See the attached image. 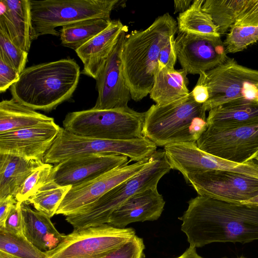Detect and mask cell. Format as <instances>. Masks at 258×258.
<instances>
[{
  "instance_id": "484cf974",
  "label": "cell",
  "mask_w": 258,
  "mask_h": 258,
  "mask_svg": "<svg viewBox=\"0 0 258 258\" xmlns=\"http://www.w3.org/2000/svg\"><path fill=\"white\" fill-rule=\"evenodd\" d=\"M47 116L13 98L0 103V134L54 122Z\"/></svg>"
},
{
  "instance_id": "3957f363",
  "label": "cell",
  "mask_w": 258,
  "mask_h": 258,
  "mask_svg": "<svg viewBox=\"0 0 258 258\" xmlns=\"http://www.w3.org/2000/svg\"><path fill=\"white\" fill-rule=\"evenodd\" d=\"M81 72L74 59L64 58L25 68L10 87L13 99L35 110L50 112L69 100Z\"/></svg>"
},
{
  "instance_id": "83f0119b",
  "label": "cell",
  "mask_w": 258,
  "mask_h": 258,
  "mask_svg": "<svg viewBox=\"0 0 258 258\" xmlns=\"http://www.w3.org/2000/svg\"><path fill=\"white\" fill-rule=\"evenodd\" d=\"M205 0L193 1L190 7L177 17L178 32L197 35L220 36L218 27L203 9Z\"/></svg>"
},
{
  "instance_id": "bcb514c9",
  "label": "cell",
  "mask_w": 258,
  "mask_h": 258,
  "mask_svg": "<svg viewBox=\"0 0 258 258\" xmlns=\"http://www.w3.org/2000/svg\"><path fill=\"white\" fill-rule=\"evenodd\" d=\"M254 159L258 162V151L252 156L251 160Z\"/></svg>"
},
{
  "instance_id": "2e32d148",
  "label": "cell",
  "mask_w": 258,
  "mask_h": 258,
  "mask_svg": "<svg viewBox=\"0 0 258 258\" xmlns=\"http://www.w3.org/2000/svg\"><path fill=\"white\" fill-rule=\"evenodd\" d=\"M128 157L115 154L76 156L53 166L50 175L61 186L78 185L128 163Z\"/></svg>"
},
{
  "instance_id": "603a6c76",
  "label": "cell",
  "mask_w": 258,
  "mask_h": 258,
  "mask_svg": "<svg viewBox=\"0 0 258 258\" xmlns=\"http://www.w3.org/2000/svg\"><path fill=\"white\" fill-rule=\"evenodd\" d=\"M258 119V103L240 99L209 111L207 127L218 130L235 128Z\"/></svg>"
},
{
  "instance_id": "c3c4849f",
  "label": "cell",
  "mask_w": 258,
  "mask_h": 258,
  "mask_svg": "<svg viewBox=\"0 0 258 258\" xmlns=\"http://www.w3.org/2000/svg\"><path fill=\"white\" fill-rule=\"evenodd\" d=\"M238 258H246V257H243V256H241V257H238Z\"/></svg>"
},
{
  "instance_id": "ffe728a7",
  "label": "cell",
  "mask_w": 258,
  "mask_h": 258,
  "mask_svg": "<svg viewBox=\"0 0 258 258\" xmlns=\"http://www.w3.org/2000/svg\"><path fill=\"white\" fill-rule=\"evenodd\" d=\"M0 31L28 53L33 40L29 0L0 1Z\"/></svg>"
},
{
  "instance_id": "1f68e13d",
  "label": "cell",
  "mask_w": 258,
  "mask_h": 258,
  "mask_svg": "<svg viewBox=\"0 0 258 258\" xmlns=\"http://www.w3.org/2000/svg\"><path fill=\"white\" fill-rule=\"evenodd\" d=\"M258 41V27L233 25L223 43L227 53L243 51Z\"/></svg>"
},
{
  "instance_id": "5b68a950",
  "label": "cell",
  "mask_w": 258,
  "mask_h": 258,
  "mask_svg": "<svg viewBox=\"0 0 258 258\" xmlns=\"http://www.w3.org/2000/svg\"><path fill=\"white\" fill-rule=\"evenodd\" d=\"M171 169L164 150L156 151L139 173L112 188L79 214L66 216V220L74 229L107 224L117 208L137 193L157 187L160 179Z\"/></svg>"
},
{
  "instance_id": "cb8c5ba5",
  "label": "cell",
  "mask_w": 258,
  "mask_h": 258,
  "mask_svg": "<svg viewBox=\"0 0 258 258\" xmlns=\"http://www.w3.org/2000/svg\"><path fill=\"white\" fill-rule=\"evenodd\" d=\"M187 74L184 70H168L157 66L150 97L159 105L177 101L187 96Z\"/></svg>"
},
{
  "instance_id": "6da1fadb",
  "label": "cell",
  "mask_w": 258,
  "mask_h": 258,
  "mask_svg": "<svg viewBox=\"0 0 258 258\" xmlns=\"http://www.w3.org/2000/svg\"><path fill=\"white\" fill-rule=\"evenodd\" d=\"M179 217L189 246L258 240V206L228 203L199 195Z\"/></svg>"
},
{
  "instance_id": "f546056e",
  "label": "cell",
  "mask_w": 258,
  "mask_h": 258,
  "mask_svg": "<svg viewBox=\"0 0 258 258\" xmlns=\"http://www.w3.org/2000/svg\"><path fill=\"white\" fill-rule=\"evenodd\" d=\"M71 187V185H59L49 179L25 203L32 205L36 210L51 218L56 214L59 205Z\"/></svg>"
},
{
  "instance_id": "9a60e30c",
  "label": "cell",
  "mask_w": 258,
  "mask_h": 258,
  "mask_svg": "<svg viewBox=\"0 0 258 258\" xmlns=\"http://www.w3.org/2000/svg\"><path fill=\"white\" fill-rule=\"evenodd\" d=\"M175 48L182 69L187 74L200 75L228 58L221 36L178 32L175 38Z\"/></svg>"
},
{
  "instance_id": "f1b7e54d",
  "label": "cell",
  "mask_w": 258,
  "mask_h": 258,
  "mask_svg": "<svg viewBox=\"0 0 258 258\" xmlns=\"http://www.w3.org/2000/svg\"><path fill=\"white\" fill-rule=\"evenodd\" d=\"M247 0H206L203 10L210 15L220 35L234 25Z\"/></svg>"
},
{
  "instance_id": "ab89813d",
  "label": "cell",
  "mask_w": 258,
  "mask_h": 258,
  "mask_svg": "<svg viewBox=\"0 0 258 258\" xmlns=\"http://www.w3.org/2000/svg\"><path fill=\"white\" fill-rule=\"evenodd\" d=\"M17 202L15 196H8L0 200V229H3L13 206Z\"/></svg>"
},
{
  "instance_id": "f6af8a7d",
  "label": "cell",
  "mask_w": 258,
  "mask_h": 258,
  "mask_svg": "<svg viewBox=\"0 0 258 258\" xmlns=\"http://www.w3.org/2000/svg\"><path fill=\"white\" fill-rule=\"evenodd\" d=\"M0 258H14V257L5 252L0 251Z\"/></svg>"
},
{
  "instance_id": "f35d334b",
  "label": "cell",
  "mask_w": 258,
  "mask_h": 258,
  "mask_svg": "<svg viewBox=\"0 0 258 258\" xmlns=\"http://www.w3.org/2000/svg\"><path fill=\"white\" fill-rule=\"evenodd\" d=\"M177 59L175 38L174 36H173L160 50L158 59V66L168 70H174Z\"/></svg>"
},
{
  "instance_id": "ac0fdd59",
  "label": "cell",
  "mask_w": 258,
  "mask_h": 258,
  "mask_svg": "<svg viewBox=\"0 0 258 258\" xmlns=\"http://www.w3.org/2000/svg\"><path fill=\"white\" fill-rule=\"evenodd\" d=\"M60 128L54 122L0 134V154L43 161Z\"/></svg>"
},
{
  "instance_id": "4fadbf2b",
  "label": "cell",
  "mask_w": 258,
  "mask_h": 258,
  "mask_svg": "<svg viewBox=\"0 0 258 258\" xmlns=\"http://www.w3.org/2000/svg\"><path fill=\"white\" fill-rule=\"evenodd\" d=\"M165 151L171 169L179 171L183 176L189 173L220 170L258 179V162L254 159L243 163L225 159L201 150L196 143L169 145Z\"/></svg>"
},
{
  "instance_id": "d6986e66",
  "label": "cell",
  "mask_w": 258,
  "mask_h": 258,
  "mask_svg": "<svg viewBox=\"0 0 258 258\" xmlns=\"http://www.w3.org/2000/svg\"><path fill=\"white\" fill-rule=\"evenodd\" d=\"M165 201L157 187L134 195L117 208L109 217L108 224L124 228L138 222L157 220L164 210Z\"/></svg>"
},
{
  "instance_id": "7402d4cb",
  "label": "cell",
  "mask_w": 258,
  "mask_h": 258,
  "mask_svg": "<svg viewBox=\"0 0 258 258\" xmlns=\"http://www.w3.org/2000/svg\"><path fill=\"white\" fill-rule=\"evenodd\" d=\"M21 207L24 235L39 250H51L63 239L66 235L56 229L49 217L32 209L25 202Z\"/></svg>"
},
{
  "instance_id": "d4e9b609",
  "label": "cell",
  "mask_w": 258,
  "mask_h": 258,
  "mask_svg": "<svg viewBox=\"0 0 258 258\" xmlns=\"http://www.w3.org/2000/svg\"><path fill=\"white\" fill-rule=\"evenodd\" d=\"M43 161L0 154V200L15 196L27 177Z\"/></svg>"
},
{
  "instance_id": "4dcf8cb0",
  "label": "cell",
  "mask_w": 258,
  "mask_h": 258,
  "mask_svg": "<svg viewBox=\"0 0 258 258\" xmlns=\"http://www.w3.org/2000/svg\"><path fill=\"white\" fill-rule=\"evenodd\" d=\"M0 251L14 258H45L42 251L31 243L24 235H19L0 230Z\"/></svg>"
},
{
  "instance_id": "7bdbcfd3",
  "label": "cell",
  "mask_w": 258,
  "mask_h": 258,
  "mask_svg": "<svg viewBox=\"0 0 258 258\" xmlns=\"http://www.w3.org/2000/svg\"><path fill=\"white\" fill-rule=\"evenodd\" d=\"M175 258H204L200 256L197 252L196 248L189 246L180 255Z\"/></svg>"
},
{
  "instance_id": "8992f818",
  "label": "cell",
  "mask_w": 258,
  "mask_h": 258,
  "mask_svg": "<svg viewBox=\"0 0 258 258\" xmlns=\"http://www.w3.org/2000/svg\"><path fill=\"white\" fill-rule=\"evenodd\" d=\"M145 112L128 106L109 110L91 108L70 112L63 121V128L75 134L111 140H126L143 136Z\"/></svg>"
},
{
  "instance_id": "9c48e42d",
  "label": "cell",
  "mask_w": 258,
  "mask_h": 258,
  "mask_svg": "<svg viewBox=\"0 0 258 258\" xmlns=\"http://www.w3.org/2000/svg\"><path fill=\"white\" fill-rule=\"evenodd\" d=\"M198 82L208 89L209 98L203 104L206 111L240 99L258 103V70L228 58L221 64L201 73Z\"/></svg>"
},
{
  "instance_id": "7c38bea8",
  "label": "cell",
  "mask_w": 258,
  "mask_h": 258,
  "mask_svg": "<svg viewBox=\"0 0 258 258\" xmlns=\"http://www.w3.org/2000/svg\"><path fill=\"white\" fill-rule=\"evenodd\" d=\"M199 195L240 204L258 195V179L233 172L210 170L183 176Z\"/></svg>"
},
{
  "instance_id": "e575fe53",
  "label": "cell",
  "mask_w": 258,
  "mask_h": 258,
  "mask_svg": "<svg viewBox=\"0 0 258 258\" xmlns=\"http://www.w3.org/2000/svg\"><path fill=\"white\" fill-rule=\"evenodd\" d=\"M142 238L136 235L120 247L100 258H145Z\"/></svg>"
},
{
  "instance_id": "277c9868",
  "label": "cell",
  "mask_w": 258,
  "mask_h": 258,
  "mask_svg": "<svg viewBox=\"0 0 258 258\" xmlns=\"http://www.w3.org/2000/svg\"><path fill=\"white\" fill-rule=\"evenodd\" d=\"M206 112L191 92L169 104H153L145 112L143 136L160 147L196 143L207 128Z\"/></svg>"
},
{
  "instance_id": "8fae6325",
  "label": "cell",
  "mask_w": 258,
  "mask_h": 258,
  "mask_svg": "<svg viewBox=\"0 0 258 258\" xmlns=\"http://www.w3.org/2000/svg\"><path fill=\"white\" fill-rule=\"evenodd\" d=\"M196 144L212 155L239 163L247 162L258 151V119L233 128L207 127Z\"/></svg>"
},
{
  "instance_id": "60d3db41",
  "label": "cell",
  "mask_w": 258,
  "mask_h": 258,
  "mask_svg": "<svg viewBox=\"0 0 258 258\" xmlns=\"http://www.w3.org/2000/svg\"><path fill=\"white\" fill-rule=\"evenodd\" d=\"M191 93L195 100L199 103L204 104L209 98L207 88L199 82H197Z\"/></svg>"
},
{
  "instance_id": "7a4b0ae2",
  "label": "cell",
  "mask_w": 258,
  "mask_h": 258,
  "mask_svg": "<svg viewBox=\"0 0 258 258\" xmlns=\"http://www.w3.org/2000/svg\"><path fill=\"white\" fill-rule=\"evenodd\" d=\"M177 31L176 21L166 13L144 30L125 35L121 52L123 73L131 98L139 101L149 94L161 49Z\"/></svg>"
},
{
  "instance_id": "d590c367",
  "label": "cell",
  "mask_w": 258,
  "mask_h": 258,
  "mask_svg": "<svg viewBox=\"0 0 258 258\" xmlns=\"http://www.w3.org/2000/svg\"><path fill=\"white\" fill-rule=\"evenodd\" d=\"M234 25L258 27V0H247Z\"/></svg>"
},
{
  "instance_id": "b9f144b4",
  "label": "cell",
  "mask_w": 258,
  "mask_h": 258,
  "mask_svg": "<svg viewBox=\"0 0 258 258\" xmlns=\"http://www.w3.org/2000/svg\"><path fill=\"white\" fill-rule=\"evenodd\" d=\"M192 0H176L174 1V14L181 13L186 11L191 6Z\"/></svg>"
},
{
  "instance_id": "44dd1931",
  "label": "cell",
  "mask_w": 258,
  "mask_h": 258,
  "mask_svg": "<svg viewBox=\"0 0 258 258\" xmlns=\"http://www.w3.org/2000/svg\"><path fill=\"white\" fill-rule=\"evenodd\" d=\"M128 29L119 20H112L102 32L75 50L83 63L82 73L95 80L121 32Z\"/></svg>"
},
{
  "instance_id": "d6a6232c",
  "label": "cell",
  "mask_w": 258,
  "mask_h": 258,
  "mask_svg": "<svg viewBox=\"0 0 258 258\" xmlns=\"http://www.w3.org/2000/svg\"><path fill=\"white\" fill-rule=\"evenodd\" d=\"M53 166L43 163L25 179L15 195L17 202H27L47 181L50 179Z\"/></svg>"
},
{
  "instance_id": "8d00e7d4",
  "label": "cell",
  "mask_w": 258,
  "mask_h": 258,
  "mask_svg": "<svg viewBox=\"0 0 258 258\" xmlns=\"http://www.w3.org/2000/svg\"><path fill=\"white\" fill-rule=\"evenodd\" d=\"M21 204L22 203L17 202L13 206L4 229L0 230L19 235H24Z\"/></svg>"
},
{
  "instance_id": "836d02e7",
  "label": "cell",
  "mask_w": 258,
  "mask_h": 258,
  "mask_svg": "<svg viewBox=\"0 0 258 258\" xmlns=\"http://www.w3.org/2000/svg\"><path fill=\"white\" fill-rule=\"evenodd\" d=\"M28 53L14 44L0 31V56L3 57L20 74L25 69Z\"/></svg>"
},
{
  "instance_id": "30bf717a",
  "label": "cell",
  "mask_w": 258,
  "mask_h": 258,
  "mask_svg": "<svg viewBox=\"0 0 258 258\" xmlns=\"http://www.w3.org/2000/svg\"><path fill=\"white\" fill-rule=\"evenodd\" d=\"M132 228H119L108 224L74 229L45 258H100L136 236Z\"/></svg>"
},
{
  "instance_id": "7dc6e473",
  "label": "cell",
  "mask_w": 258,
  "mask_h": 258,
  "mask_svg": "<svg viewBox=\"0 0 258 258\" xmlns=\"http://www.w3.org/2000/svg\"><path fill=\"white\" fill-rule=\"evenodd\" d=\"M256 87L257 90L258 91V83L256 85Z\"/></svg>"
},
{
  "instance_id": "74e56055",
  "label": "cell",
  "mask_w": 258,
  "mask_h": 258,
  "mask_svg": "<svg viewBox=\"0 0 258 258\" xmlns=\"http://www.w3.org/2000/svg\"><path fill=\"white\" fill-rule=\"evenodd\" d=\"M20 74L3 57L0 56V92H5L17 82Z\"/></svg>"
},
{
  "instance_id": "e0dca14e",
  "label": "cell",
  "mask_w": 258,
  "mask_h": 258,
  "mask_svg": "<svg viewBox=\"0 0 258 258\" xmlns=\"http://www.w3.org/2000/svg\"><path fill=\"white\" fill-rule=\"evenodd\" d=\"M122 31L100 71L96 80L98 97L93 108L98 110L117 109L127 106L131 98L124 77L121 52L125 33Z\"/></svg>"
},
{
  "instance_id": "ba28073f",
  "label": "cell",
  "mask_w": 258,
  "mask_h": 258,
  "mask_svg": "<svg viewBox=\"0 0 258 258\" xmlns=\"http://www.w3.org/2000/svg\"><path fill=\"white\" fill-rule=\"evenodd\" d=\"M33 40L43 35L59 36L55 28L86 19L110 18L119 0H29Z\"/></svg>"
},
{
  "instance_id": "52a82bcc",
  "label": "cell",
  "mask_w": 258,
  "mask_h": 258,
  "mask_svg": "<svg viewBox=\"0 0 258 258\" xmlns=\"http://www.w3.org/2000/svg\"><path fill=\"white\" fill-rule=\"evenodd\" d=\"M157 147L143 136L132 140H104L78 135L60 127L43 162L56 164L78 156L115 154L137 162L149 159L156 151Z\"/></svg>"
},
{
  "instance_id": "ee69618b",
  "label": "cell",
  "mask_w": 258,
  "mask_h": 258,
  "mask_svg": "<svg viewBox=\"0 0 258 258\" xmlns=\"http://www.w3.org/2000/svg\"><path fill=\"white\" fill-rule=\"evenodd\" d=\"M240 203L250 206H258V195L248 200L242 202Z\"/></svg>"
},
{
  "instance_id": "5bb4252c",
  "label": "cell",
  "mask_w": 258,
  "mask_h": 258,
  "mask_svg": "<svg viewBox=\"0 0 258 258\" xmlns=\"http://www.w3.org/2000/svg\"><path fill=\"white\" fill-rule=\"evenodd\" d=\"M149 159L118 167L89 181L72 186L56 214L66 217L79 214L112 188L139 173Z\"/></svg>"
},
{
  "instance_id": "4316f807",
  "label": "cell",
  "mask_w": 258,
  "mask_h": 258,
  "mask_svg": "<svg viewBox=\"0 0 258 258\" xmlns=\"http://www.w3.org/2000/svg\"><path fill=\"white\" fill-rule=\"evenodd\" d=\"M111 21L110 18H93L62 26L59 31L61 44L76 50L104 30Z\"/></svg>"
}]
</instances>
